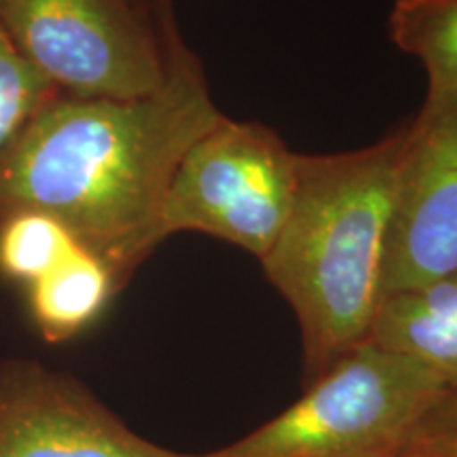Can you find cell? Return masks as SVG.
Segmentation results:
<instances>
[{"instance_id": "cell-11", "label": "cell", "mask_w": 457, "mask_h": 457, "mask_svg": "<svg viewBox=\"0 0 457 457\" xmlns=\"http://www.w3.org/2000/svg\"><path fill=\"white\" fill-rule=\"evenodd\" d=\"M79 242L54 216L20 210L0 219V278L28 286L54 270Z\"/></svg>"}, {"instance_id": "cell-2", "label": "cell", "mask_w": 457, "mask_h": 457, "mask_svg": "<svg viewBox=\"0 0 457 457\" xmlns=\"http://www.w3.org/2000/svg\"><path fill=\"white\" fill-rule=\"evenodd\" d=\"M400 142L403 129L353 151L299 155L293 208L261 265L299 322L305 384L369 339Z\"/></svg>"}, {"instance_id": "cell-13", "label": "cell", "mask_w": 457, "mask_h": 457, "mask_svg": "<svg viewBox=\"0 0 457 457\" xmlns=\"http://www.w3.org/2000/svg\"><path fill=\"white\" fill-rule=\"evenodd\" d=\"M403 457H457V390H447L428 409Z\"/></svg>"}, {"instance_id": "cell-4", "label": "cell", "mask_w": 457, "mask_h": 457, "mask_svg": "<svg viewBox=\"0 0 457 457\" xmlns=\"http://www.w3.org/2000/svg\"><path fill=\"white\" fill-rule=\"evenodd\" d=\"M0 28L57 94L74 98L153 94L180 38L174 9L146 0H0Z\"/></svg>"}, {"instance_id": "cell-12", "label": "cell", "mask_w": 457, "mask_h": 457, "mask_svg": "<svg viewBox=\"0 0 457 457\" xmlns=\"http://www.w3.org/2000/svg\"><path fill=\"white\" fill-rule=\"evenodd\" d=\"M55 96L54 85L28 64L0 28V159Z\"/></svg>"}, {"instance_id": "cell-3", "label": "cell", "mask_w": 457, "mask_h": 457, "mask_svg": "<svg viewBox=\"0 0 457 457\" xmlns=\"http://www.w3.org/2000/svg\"><path fill=\"white\" fill-rule=\"evenodd\" d=\"M447 387L415 360L364 341L288 409L195 457H403L411 434Z\"/></svg>"}, {"instance_id": "cell-1", "label": "cell", "mask_w": 457, "mask_h": 457, "mask_svg": "<svg viewBox=\"0 0 457 457\" xmlns=\"http://www.w3.org/2000/svg\"><path fill=\"white\" fill-rule=\"evenodd\" d=\"M220 117L202 60L180 37L153 94H57L34 117L0 159V219L54 216L125 288L162 244L159 216L182 157Z\"/></svg>"}, {"instance_id": "cell-10", "label": "cell", "mask_w": 457, "mask_h": 457, "mask_svg": "<svg viewBox=\"0 0 457 457\" xmlns=\"http://www.w3.org/2000/svg\"><path fill=\"white\" fill-rule=\"evenodd\" d=\"M387 30L426 68L428 98L457 96V0H394Z\"/></svg>"}, {"instance_id": "cell-6", "label": "cell", "mask_w": 457, "mask_h": 457, "mask_svg": "<svg viewBox=\"0 0 457 457\" xmlns=\"http://www.w3.org/2000/svg\"><path fill=\"white\" fill-rule=\"evenodd\" d=\"M400 129L381 299L457 271V96H426Z\"/></svg>"}, {"instance_id": "cell-8", "label": "cell", "mask_w": 457, "mask_h": 457, "mask_svg": "<svg viewBox=\"0 0 457 457\" xmlns=\"http://www.w3.org/2000/svg\"><path fill=\"white\" fill-rule=\"evenodd\" d=\"M369 341L415 360L457 390V271L379 301Z\"/></svg>"}, {"instance_id": "cell-7", "label": "cell", "mask_w": 457, "mask_h": 457, "mask_svg": "<svg viewBox=\"0 0 457 457\" xmlns=\"http://www.w3.org/2000/svg\"><path fill=\"white\" fill-rule=\"evenodd\" d=\"M0 457H195L146 441L77 377L0 360Z\"/></svg>"}, {"instance_id": "cell-14", "label": "cell", "mask_w": 457, "mask_h": 457, "mask_svg": "<svg viewBox=\"0 0 457 457\" xmlns=\"http://www.w3.org/2000/svg\"><path fill=\"white\" fill-rule=\"evenodd\" d=\"M146 3H151L153 7L159 9H174V0H146Z\"/></svg>"}, {"instance_id": "cell-9", "label": "cell", "mask_w": 457, "mask_h": 457, "mask_svg": "<svg viewBox=\"0 0 457 457\" xmlns=\"http://www.w3.org/2000/svg\"><path fill=\"white\" fill-rule=\"evenodd\" d=\"M121 290L111 267L77 244L54 270L28 286V310L45 341L64 343L98 322Z\"/></svg>"}, {"instance_id": "cell-5", "label": "cell", "mask_w": 457, "mask_h": 457, "mask_svg": "<svg viewBox=\"0 0 457 457\" xmlns=\"http://www.w3.org/2000/svg\"><path fill=\"white\" fill-rule=\"evenodd\" d=\"M299 153L276 131L222 114L187 151L159 216V239L219 237L262 259L295 202Z\"/></svg>"}]
</instances>
